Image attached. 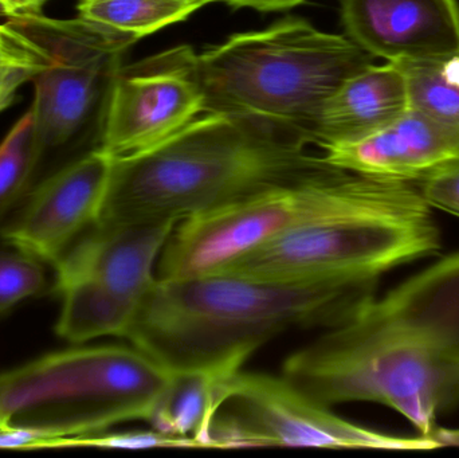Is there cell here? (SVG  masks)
Masks as SVG:
<instances>
[{
    "label": "cell",
    "mask_w": 459,
    "mask_h": 458,
    "mask_svg": "<svg viewBox=\"0 0 459 458\" xmlns=\"http://www.w3.org/2000/svg\"><path fill=\"white\" fill-rule=\"evenodd\" d=\"M282 376L328 408L388 406L429 438L459 403V253L371 296L289 355Z\"/></svg>",
    "instance_id": "cell-1"
},
{
    "label": "cell",
    "mask_w": 459,
    "mask_h": 458,
    "mask_svg": "<svg viewBox=\"0 0 459 458\" xmlns=\"http://www.w3.org/2000/svg\"><path fill=\"white\" fill-rule=\"evenodd\" d=\"M375 282L286 284L238 274L159 280L126 339L166 371L234 376L291 328H328L374 296Z\"/></svg>",
    "instance_id": "cell-2"
},
{
    "label": "cell",
    "mask_w": 459,
    "mask_h": 458,
    "mask_svg": "<svg viewBox=\"0 0 459 458\" xmlns=\"http://www.w3.org/2000/svg\"><path fill=\"white\" fill-rule=\"evenodd\" d=\"M302 137L247 118L204 113L172 139L115 160L97 223L182 220L328 169Z\"/></svg>",
    "instance_id": "cell-3"
},
{
    "label": "cell",
    "mask_w": 459,
    "mask_h": 458,
    "mask_svg": "<svg viewBox=\"0 0 459 458\" xmlns=\"http://www.w3.org/2000/svg\"><path fill=\"white\" fill-rule=\"evenodd\" d=\"M439 247L431 207L415 186L358 174L350 195L333 209L223 272L286 284L377 282L385 272Z\"/></svg>",
    "instance_id": "cell-4"
},
{
    "label": "cell",
    "mask_w": 459,
    "mask_h": 458,
    "mask_svg": "<svg viewBox=\"0 0 459 458\" xmlns=\"http://www.w3.org/2000/svg\"><path fill=\"white\" fill-rule=\"evenodd\" d=\"M369 64L372 56L350 38L296 16L196 54L204 113L258 121L312 145L329 97Z\"/></svg>",
    "instance_id": "cell-5"
},
{
    "label": "cell",
    "mask_w": 459,
    "mask_h": 458,
    "mask_svg": "<svg viewBox=\"0 0 459 458\" xmlns=\"http://www.w3.org/2000/svg\"><path fill=\"white\" fill-rule=\"evenodd\" d=\"M169 371L132 346L51 352L0 374V414L35 430L46 449L115 425L147 421Z\"/></svg>",
    "instance_id": "cell-6"
},
{
    "label": "cell",
    "mask_w": 459,
    "mask_h": 458,
    "mask_svg": "<svg viewBox=\"0 0 459 458\" xmlns=\"http://www.w3.org/2000/svg\"><path fill=\"white\" fill-rule=\"evenodd\" d=\"M352 174L328 167L179 220L159 258L160 280L220 273L294 226L339 204Z\"/></svg>",
    "instance_id": "cell-7"
},
{
    "label": "cell",
    "mask_w": 459,
    "mask_h": 458,
    "mask_svg": "<svg viewBox=\"0 0 459 458\" xmlns=\"http://www.w3.org/2000/svg\"><path fill=\"white\" fill-rule=\"evenodd\" d=\"M48 51L50 65L32 78L35 144L43 160L77 144L105 107L121 56L134 45L81 18L37 15L7 19Z\"/></svg>",
    "instance_id": "cell-8"
},
{
    "label": "cell",
    "mask_w": 459,
    "mask_h": 458,
    "mask_svg": "<svg viewBox=\"0 0 459 458\" xmlns=\"http://www.w3.org/2000/svg\"><path fill=\"white\" fill-rule=\"evenodd\" d=\"M433 451L425 436L401 437L367 429L299 392L282 376L239 371L223 382L207 448Z\"/></svg>",
    "instance_id": "cell-9"
},
{
    "label": "cell",
    "mask_w": 459,
    "mask_h": 458,
    "mask_svg": "<svg viewBox=\"0 0 459 458\" xmlns=\"http://www.w3.org/2000/svg\"><path fill=\"white\" fill-rule=\"evenodd\" d=\"M204 115L196 53L180 46L116 73L97 147L113 160L164 144Z\"/></svg>",
    "instance_id": "cell-10"
},
{
    "label": "cell",
    "mask_w": 459,
    "mask_h": 458,
    "mask_svg": "<svg viewBox=\"0 0 459 458\" xmlns=\"http://www.w3.org/2000/svg\"><path fill=\"white\" fill-rule=\"evenodd\" d=\"M113 167L115 160L101 147L59 167L30 188L21 209L0 228V238L54 265L100 220Z\"/></svg>",
    "instance_id": "cell-11"
},
{
    "label": "cell",
    "mask_w": 459,
    "mask_h": 458,
    "mask_svg": "<svg viewBox=\"0 0 459 458\" xmlns=\"http://www.w3.org/2000/svg\"><path fill=\"white\" fill-rule=\"evenodd\" d=\"M342 19L361 50L393 64L459 54L458 0H342Z\"/></svg>",
    "instance_id": "cell-12"
},
{
    "label": "cell",
    "mask_w": 459,
    "mask_h": 458,
    "mask_svg": "<svg viewBox=\"0 0 459 458\" xmlns=\"http://www.w3.org/2000/svg\"><path fill=\"white\" fill-rule=\"evenodd\" d=\"M178 223H96L54 264L56 282L89 280L142 304L158 281L159 258Z\"/></svg>",
    "instance_id": "cell-13"
},
{
    "label": "cell",
    "mask_w": 459,
    "mask_h": 458,
    "mask_svg": "<svg viewBox=\"0 0 459 458\" xmlns=\"http://www.w3.org/2000/svg\"><path fill=\"white\" fill-rule=\"evenodd\" d=\"M317 150L334 169L375 179L420 182L459 159V129L409 108L374 134L352 142L323 144Z\"/></svg>",
    "instance_id": "cell-14"
},
{
    "label": "cell",
    "mask_w": 459,
    "mask_h": 458,
    "mask_svg": "<svg viewBox=\"0 0 459 458\" xmlns=\"http://www.w3.org/2000/svg\"><path fill=\"white\" fill-rule=\"evenodd\" d=\"M409 108L401 65H367L350 75L324 105L313 147L361 139L393 123Z\"/></svg>",
    "instance_id": "cell-15"
},
{
    "label": "cell",
    "mask_w": 459,
    "mask_h": 458,
    "mask_svg": "<svg viewBox=\"0 0 459 458\" xmlns=\"http://www.w3.org/2000/svg\"><path fill=\"white\" fill-rule=\"evenodd\" d=\"M235 376V374H234ZM228 374L212 370L169 371L166 386L151 414L152 429L174 437L191 438L207 448V437Z\"/></svg>",
    "instance_id": "cell-16"
},
{
    "label": "cell",
    "mask_w": 459,
    "mask_h": 458,
    "mask_svg": "<svg viewBox=\"0 0 459 458\" xmlns=\"http://www.w3.org/2000/svg\"><path fill=\"white\" fill-rule=\"evenodd\" d=\"M54 289L62 300L56 331L70 343L107 336L126 339L139 311L137 301L89 280L56 281Z\"/></svg>",
    "instance_id": "cell-17"
},
{
    "label": "cell",
    "mask_w": 459,
    "mask_h": 458,
    "mask_svg": "<svg viewBox=\"0 0 459 458\" xmlns=\"http://www.w3.org/2000/svg\"><path fill=\"white\" fill-rule=\"evenodd\" d=\"M214 0H78V18L134 43L186 21Z\"/></svg>",
    "instance_id": "cell-18"
},
{
    "label": "cell",
    "mask_w": 459,
    "mask_h": 458,
    "mask_svg": "<svg viewBox=\"0 0 459 458\" xmlns=\"http://www.w3.org/2000/svg\"><path fill=\"white\" fill-rule=\"evenodd\" d=\"M401 66L406 75L410 108L459 129V54Z\"/></svg>",
    "instance_id": "cell-19"
},
{
    "label": "cell",
    "mask_w": 459,
    "mask_h": 458,
    "mask_svg": "<svg viewBox=\"0 0 459 458\" xmlns=\"http://www.w3.org/2000/svg\"><path fill=\"white\" fill-rule=\"evenodd\" d=\"M38 171L34 116L29 108L0 143V228L29 193Z\"/></svg>",
    "instance_id": "cell-20"
},
{
    "label": "cell",
    "mask_w": 459,
    "mask_h": 458,
    "mask_svg": "<svg viewBox=\"0 0 459 458\" xmlns=\"http://www.w3.org/2000/svg\"><path fill=\"white\" fill-rule=\"evenodd\" d=\"M42 45L5 19L0 23V113L13 105L22 86L50 65Z\"/></svg>",
    "instance_id": "cell-21"
},
{
    "label": "cell",
    "mask_w": 459,
    "mask_h": 458,
    "mask_svg": "<svg viewBox=\"0 0 459 458\" xmlns=\"http://www.w3.org/2000/svg\"><path fill=\"white\" fill-rule=\"evenodd\" d=\"M42 264L19 250L0 253V315L46 289L48 277Z\"/></svg>",
    "instance_id": "cell-22"
},
{
    "label": "cell",
    "mask_w": 459,
    "mask_h": 458,
    "mask_svg": "<svg viewBox=\"0 0 459 458\" xmlns=\"http://www.w3.org/2000/svg\"><path fill=\"white\" fill-rule=\"evenodd\" d=\"M69 448L100 449H190L199 448L191 438L174 437L158 430H131V432L97 433L81 436L69 441Z\"/></svg>",
    "instance_id": "cell-23"
},
{
    "label": "cell",
    "mask_w": 459,
    "mask_h": 458,
    "mask_svg": "<svg viewBox=\"0 0 459 458\" xmlns=\"http://www.w3.org/2000/svg\"><path fill=\"white\" fill-rule=\"evenodd\" d=\"M420 191L429 206L459 217V159L420 180Z\"/></svg>",
    "instance_id": "cell-24"
},
{
    "label": "cell",
    "mask_w": 459,
    "mask_h": 458,
    "mask_svg": "<svg viewBox=\"0 0 459 458\" xmlns=\"http://www.w3.org/2000/svg\"><path fill=\"white\" fill-rule=\"evenodd\" d=\"M307 2V0H214V3H225L232 8H253L261 13L290 10Z\"/></svg>",
    "instance_id": "cell-25"
},
{
    "label": "cell",
    "mask_w": 459,
    "mask_h": 458,
    "mask_svg": "<svg viewBox=\"0 0 459 458\" xmlns=\"http://www.w3.org/2000/svg\"><path fill=\"white\" fill-rule=\"evenodd\" d=\"M48 0H0V16L3 18H18L24 15L42 13L43 7Z\"/></svg>",
    "instance_id": "cell-26"
},
{
    "label": "cell",
    "mask_w": 459,
    "mask_h": 458,
    "mask_svg": "<svg viewBox=\"0 0 459 458\" xmlns=\"http://www.w3.org/2000/svg\"><path fill=\"white\" fill-rule=\"evenodd\" d=\"M429 438L433 440L438 445V448H442V446L459 448V429L436 427L433 432L429 435Z\"/></svg>",
    "instance_id": "cell-27"
}]
</instances>
